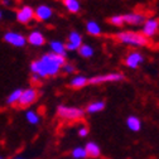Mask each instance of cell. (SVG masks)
<instances>
[{
  "instance_id": "obj_32",
  "label": "cell",
  "mask_w": 159,
  "mask_h": 159,
  "mask_svg": "<svg viewBox=\"0 0 159 159\" xmlns=\"http://www.w3.org/2000/svg\"><path fill=\"white\" fill-rule=\"evenodd\" d=\"M0 159H4V157H3V155H0Z\"/></svg>"
},
{
  "instance_id": "obj_25",
  "label": "cell",
  "mask_w": 159,
  "mask_h": 159,
  "mask_svg": "<svg viewBox=\"0 0 159 159\" xmlns=\"http://www.w3.org/2000/svg\"><path fill=\"white\" fill-rule=\"evenodd\" d=\"M110 23L112 25H116V27H120L124 24V19H123V15L120 14H117V15H112L110 18Z\"/></svg>"
},
{
  "instance_id": "obj_12",
  "label": "cell",
  "mask_w": 159,
  "mask_h": 159,
  "mask_svg": "<svg viewBox=\"0 0 159 159\" xmlns=\"http://www.w3.org/2000/svg\"><path fill=\"white\" fill-rule=\"evenodd\" d=\"M34 16L39 20H49L53 16V10L48 5H39L34 9Z\"/></svg>"
},
{
  "instance_id": "obj_16",
  "label": "cell",
  "mask_w": 159,
  "mask_h": 159,
  "mask_svg": "<svg viewBox=\"0 0 159 159\" xmlns=\"http://www.w3.org/2000/svg\"><path fill=\"white\" fill-rule=\"evenodd\" d=\"M89 84V78L86 76H82V75H77L75 76L71 81H70V85L75 89H82L85 87L86 85Z\"/></svg>"
},
{
  "instance_id": "obj_17",
  "label": "cell",
  "mask_w": 159,
  "mask_h": 159,
  "mask_svg": "<svg viewBox=\"0 0 159 159\" xmlns=\"http://www.w3.org/2000/svg\"><path fill=\"white\" fill-rule=\"evenodd\" d=\"M49 47H51L52 53L66 57V47H65V44L61 41H52L49 43Z\"/></svg>"
},
{
  "instance_id": "obj_20",
  "label": "cell",
  "mask_w": 159,
  "mask_h": 159,
  "mask_svg": "<svg viewBox=\"0 0 159 159\" xmlns=\"http://www.w3.org/2000/svg\"><path fill=\"white\" fill-rule=\"evenodd\" d=\"M23 89H15L13 92H10V95L7 97V104L8 105H15L19 102V98H20Z\"/></svg>"
},
{
  "instance_id": "obj_29",
  "label": "cell",
  "mask_w": 159,
  "mask_h": 159,
  "mask_svg": "<svg viewBox=\"0 0 159 159\" xmlns=\"http://www.w3.org/2000/svg\"><path fill=\"white\" fill-rule=\"evenodd\" d=\"M3 5H5V7H8V5H10V3H11V0H3Z\"/></svg>"
},
{
  "instance_id": "obj_19",
  "label": "cell",
  "mask_w": 159,
  "mask_h": 159,
  "mask_svg": "<svg viewBox=\"0 0 159 159\" xmlns=\"http://www.w3.org/2000/svg\"><path fill=\"white\" fill-rule=\"evenodd\" d=\"M63 4L70 13H78L80 9H81L80 0H63Z\"/></svg>"
},
{
  "instance_id": "obj_13",
  "label": "cell",
  "mask_w": 159,
  "mask_h": 159,
  "mask_svg": "<svg viewBox=\"0 0 159 159\" xmlns=\"http://www.w3.org/2000/svg\"><path fill=\"white\" fill-rule=\"evenodd\" d=\"M124 23L131 24V25H140L145 22V15L139 14V13H128L123 15Z\"/></svg>"
},
{
  "instance_id": "obj_26",
  "label": "cell",
  "mask_w": 159,
  "mask_h": 159,
  "mask_svg": "<svg viewBox=\"0 0 159 159\" xmlns=\"http://www.w3.org/2000/svg\"><path fill=\"white\" fill-rule=\"evenodd\" d=\"M61 70H63L66 73H73V72H76V67H75L72 63H68V62H66V63L62 66Z\"/></svg>"
},
{
  "instance_id": "obj_22",
  "label": "cell",
  "mask_w": 159,
  "mask_h": 159,
  "mask_svg": "<svg viewBox=\"0 0 159 159\" xmlns=\"http://www.w3.org/2000/svg\"><path fill=\"white\" fill-rule=\"evenodd\" d=\"M71 155H72L73 159H86V158H89L85 147H76V148H73L72 152H71Z\"/></svg>"
},
{
  "instance_id": "obj_11",
  "label": "cell",
  "mask_w": 159,
  "mask_h": 159,
  "mask_svg": "<svg viewBox=\"0 0 159 159\" xmlns=\"http://www.w3.org/2000/svg\"><path fill=\"white\" fill-rule=\"evenodd\" d=\"M27 43H29L33 47H41L46 43V38H44V35L41 30H33L28 35Z\"/></svg>"
},
{
  "instance_id": "obj_2",
  "label": "cell",
  "mask_w": 159,
  "mask_h": 159,
  "mask_svg": "<svg viewBox=\"0 0 159 159\" xmlns=\"http://www.w3.org/2000/svg\"><path fill=\"white\" fill-rule=\"evenodd\" d=\"M116 38L119 39V42L133 47H144L148 44V38L138 32H119L116 34Z\"/></svg>"
},
{
  "instance_id": "obj_30",
  "label": "cell",
  "mask_w": 159,
  "mask_h": 159,
  "mask_svg": "<svg viewBox=\"0 0 159 159\" xmlns=\"http://www.w3.org/2000/svg\"><path fill=\"white\" fill-rule=\"evenodd\" d=\"M14 159H25V158H23V157H15Z\"/></svg>"
},
{
  "instance_id": "obj_21",
  "label": "cell",
  "mask_w": 159,
  "mask_h": 159,
  "mask_svg": "<svg viewBox=\"0 0 159 159\" xmlns=\"http://www.w3.org/2000/svg\"><path fill=\"white\" fill-rule=\"evenodd\" d=\"M86 30L89 32V34L91 35H100L101 34V27L98 25L95 20H90L86 24Z\"/></svg>"
},
{
  "instance_id": "obj_18",
  "label": "cell",
  "mask_w": 159,
  "mask_h": 159,
  "mask_svg": "<svg viewBox=\"0 0 159 159\" xmlns=\"http://www.w3.org/2000/svg\"><path fill=\"white\" fill-rule=\"evenodd\" d=\"M105 102L104 101H93V102H91V104H89L87 105V107H86V110H85V112H89V114H97V112H101L104 109H105Z\"/></svg>"
},
{
  "instance_id": "obj_4",
  "label": "cell",
  "mask_w": 159,
  "mask_h": 159,
  "mask_svg": "<svg viewBox=\"0 0 159 159\" xmlns=\"http://www.w3.org/2000/svg\"><path fill=\"white\" fill-rule=\"evenodd\" d=\"M125 80V76L120 72H110L105 75H98L93 76L89 80V84L91 85H100V84H106V82H120Z\"/></svg>"
},
{
  "instance_id": "obj_3",
  "label": "cell",
  "mask_w": 159,
  "mask_h": 159,
  "mask_svg": "<svg viewBox=\"0 0 159 159\" xmlns=\"http://www.w3.org/2000/svg\"><path fill=\"white\" fill-rule=\"evenodd\" d=\"M57 115L67 121H76L81 120L85 115V110L75 107V106H67V105H58L57 106Z\"/></svg>"
},
{
  "instance_id": "obj_24",
  "label": "cell",
  "mask_w": 159,
  "mask_h": 159,
  "mask_svg": "<svg viewBox=\"0 0 159 159\" xmlns=\"http://www.w3.org/2000/svg\"><path fill=\"white\" fill-rule=\"evenodd\" d=\"M78 53H80V56L84 57V58H90V57L93 56L95 49L90 44H81V47L78 48Z\"/></svg>"
},
{
  "instance_id": "obj_8",
  "label": "cell",
  "mask_w": 159,
  "mask_h": 159,
  "mask_svg": "<svg viewBox=\"0 0 159 159\" xmlns=\"http://www.w3.org/2000/svg\"><path fill=\"white\" fill-rule=\"evenodd\" d=\"M34 18V9L29 5H24L16 11V20L22 24L29 23Z\"/></svg>"
},
{
  "instance_id": "obj_5",
  "label": "cell",
  "mask_w": 159,
  "mask_h": 159,
  "mask_svg": "<svg viewBox=\"0 0 159 159\" xmlns=\"http://www.w3.org/2000/svg\"><path fill=\"white\" fill-rule=\"evenodd\" d=\"M37 98H38V91L34 87L24 89L22 91V95H20V98H19L18 105H20L23 107H27V106L32 105L33 102H35Z\"/></svg>"
},
{
  "instance_id": "obj_15",
  "label": "cell",
  "mask_w": 159,
  "mask_h": 159,
  "mask_svg": "<svg viewBox=\"0 0 159 159\" xmlns=\"http://www.w3.org/2000/svg\"><path fill=\"white\" fill-rule=\"evenodd\" d=\"M86 152H87V155L90 158H98L101 155V148L97 143L95 142H89L86 143V147H85Z\"/></svg>"
},
{
  "instance_id": "obj_14",
  "label": "cell",
  "mask_w": 159,
  "mask_h": 159,
  "mask_svg": "<svg viewBox=\"0 0 159 159\" xmlns=\"http://www.w3.org/2000/svg\"><path fill=\"white\" fill-rule=\"evenodd\" d=\"M126 126H128L129 130H131L134 133H138V131L142 130V120L135 115H130L126 119Z\"/></svg>"
},
{
  "instance_id": "obj_28",
  "label": "cell",
  "mask_w": 159,
  "mask_h": 159,
  "mask_svg": "<svg viewBox=\"0 0 159 159\" xmlns=\"http://www.w3.org/2000/svg\"><path fill=\"white\" fill-rule=\"evenodd\" d=\"M39 80H41V78H39L37 75H33V73H32V81H33L34 84H37V82L39 81Z\"/></svg>"
},
{
  "instance_id": "obj_7",
  "label": "cell",
  "mask_w": 159,
  "mask_h": 159,
  "mask_svg": "<svg viewBox=\"0 0 159 159\" xmlns=\"http://www.w3.org/2000/svg\"><path fill=\"white\" fill-rule=\"evenodd\" d=\"M158 29H159V20L155 18H149V19H145V22L143 23V28L140 33L145 38H150L157 34Z\"/></svg>"
},
{
  "instance_id": "obj_1",
  "label": "cell",
  "mask_w": 159,
  "mask_h": 159,
  "mask_svg": "<svg viewBox=\"0 0 159 159\" xmlns=\"http://www.w3.org/2000/svg\"><path fill=\"white\" fill-rule=\"evenodd\" d=\"M66 63V57L54 53L43 54L39 59H35L30 63V72L37 75L39 78H46L58 75L62 66Z\"/></svg>"
},
{
  "instance_id": "obj_31",
  "label": "cell",
  "mask_w": 159,
  "mask_h": 159,
  "mask_svg": "<svg viewBox=\"0 0 159 159\" xmlns=\"http://www.w3.org/2000/svg\"><path fill=\"white\" fill-rule=\"evenodd\" d=\"M2 18H3V11L0 10V19H2Z\"/></svg>"
},
{
  "instance_id": "obj_6",
  "label": "cell",
  "mask_w": 159,
  "mask_h": 159,
  "mask_svg": "<svg viewBox=\"0 0 159 159\" xmlns=\"http://www.w3.org/2000/svg\"><path fill=\"white\" fill-rule=\"evenodd\" d=\"M4 41L9 43L10 46L18 47V48H22L27 44V38L23 34L16 33V32H7L4 34Z\"/></svg>"
},
{
  "instance_id": "obj_23",
  "label": "cell",
  "mask_w": 159,
  "mask_h": 159,
  "mask_svg": "<svg viewBox=\"0 0 159 159\" xmlns=\"http://www.w3.org/2000/svg\"><path fill=\"white\" fill-rule=\"evenodd\" d=\"M25 119H27V121L32 125H38L39 121H41V116H39L34 110H28L25 112Z\"/></svg>"
},
{
  "instance_id": "obj_9",
  "label": "cell",
  "mask_w": 159,
  "mask_h": 159,
  "mask_svg": "<svg viewBox=\"0 0 159 159\" xmlns=\"http://www.w3.org/2000/svg\"><path fill=\"white\" fill-rule=\"evenodd\" d=\"M144 62V56L140 52H131L125 57V65L135 70Z\"/></svg>"
},
{
  "instance_id": "obj_27",
  "label": "cell",
  "mask_w": 159,
  "mask_h": 159,
  "mask_svg": "<svg viewBox=\"0 0 159 159\" xmlns=\"http://www.w3.org/2000/svg\"><path fill=\"white\" fill-rule=\"evenodd\" d=\"M77 134H78V136H80V138H86V136L89 135V128H87V126H85V125L80 126V128H78V130H77Z\"/></svg>"
},
{
  "instance_id": "obj_10",
  "label": "cell",
  "mask_w": 159,
  "mask_h": 159,
  "mask_svg": "<svg viewBox=\"0 0 159 159\" xmlns=\"http://www.w3.org/2000/svg\"><path fill=\"white\" fill-rule=\"evenodd\" d=\"M82 44V37L78 32L73 30L68 35V42L67 44H65L66 51H78V48Z\"/></svg>"
}]
</instances>
